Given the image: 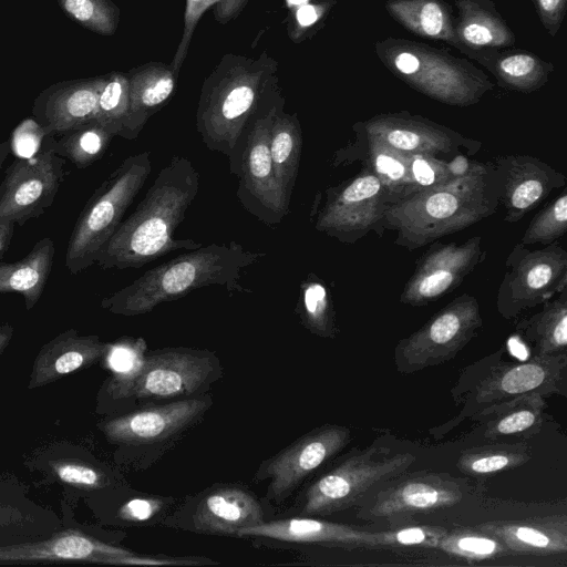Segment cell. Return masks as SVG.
Returning <instances> with one entry per match:
<instances>
[{
    "mask_svg": "<svg viewBox=\"0 0 567 567\" xmlns=\"http://www.w3.org/2000/svg\"><path fill=\"white\" fill-rule=\"evenodd\" d=\"M351 432L339 424L311 430L275 455L262 461L255 482L269 481L266 498L282 503L315 471L333 458L350 442Z\"/></svg>",
    "mask_w": 567,
    "mask_h": 567,
    "instance_id": "obj_15",
    "label": "cell"
},
{
    "mask_svg": "<svg viewBox=\"0 0 567 567\" xmlns=\"http://www.w3.org/2000/svg\"><path fill=\"white\" fill-rule=\"evenodd\" d=\"M567 231V192L566 189L548 202L530 220L520 243L547 246L556 243Z\"/></svg>",
    "mask_w": 567,
    "mask_h": 567,
    "instance_id": "obj_38",
    "label": "cell"
},
{
    "mask_svg": "<svg viewBox=\"0 0 567 567\" xmlns=\"http://www.w3.org/2000/svg\"><path fill=\"white\" fill-rule=\"evenodd\" d=\"M498 205L488 161L472 174L389 204L383 226L396 234V246L412 251L488 218Z\"/></svg>",
    "mask_w": 567,
    "mask_h": 567,
    "instance_id": "obj_4",
    "label": "cell"
},
{
    "mask_svg": "<svg viewBox=\"0 0 567 567\" xmlns=\"http://www.w3.org/2000/svg\"><path fill=\"white\" fill-rule=\"evenodd\" d=\"M297 18L300 24L309 25L312 24L318 19V13L316 7L313 6H303L299 9L297 13Z\"/></svg>",
    "mask_w": 567,
    "mask_h": 567,
    "instance_id": "obj_51",
    "label": "cell"
},
{
    "mask_svg": "<svg viewBox=\"0 0 567 567\" xmlns=\"http://www.w3.org/2000/svg\"><path fill=\"white\" fill-rule=\"evenodd\" d=\"M14 226L16 224L12 221H0V260L10 247Z\"/></svg>",
    "mask_w": 567,
    "mask_h": 567,
    "instance_id": "obj_50",
    "label": "cell"
},
{
    "mask_svg": "<svg viewBox=\"0 0 567 567\" xmlns=\"http://www.w3.org/2000/svg\"><path fill=\"white\" fill-rule=\"evenodd\" d=\"M104 76L61 81L34 100L32 115L47 135L64 134L94 122Z\"/></svg>",
    "mask_w": 567,
    "mask_h": 567,
    "instance_id": "obj_23",
    "label": "cell"
},
{
    "mask_svg": "<svg viewBox=\"0 0 567 567\" xmlns=\"http://www.w3.org/2000/svg\"><path fill=\"white\" fill-rule=\"evenodd\" d=\"M567 355L534 354L522 363H497L494 361L482 378L466 393L464 408L456 419L444 425L446 433L460 421L471 417L480 410L519 396L537 393L547 398L566 395Z\"/></svg>",
    "mask_w": 567,
    "mask_h": 567,
    "instance_id": "obj_10",
    "label": "cell"
},
{
    "mask_svg": "<svg viewBox=\"0 0 567 567\" xmlns=\"http://www.w3.org/2000/svg\"><path fill=\"white\" fill-rule=\"evenodd\" d=\"M395 66L404 74H412L419 69V60L409 52L399 54L395 59Z\"/></svg>",
    "mask_w": 567,
    "mask_h": 567,
    "instance_id": "obj_49",
    "label": "cell"
},
{
    "mask_svg": "<svg viewBox=\"0 0 567 567\" xmlns=\"http://www.w3.org/2000/svg\"><path fill=\"white\" fill-rule=\"evenodd\" d=\"M128 112L120 136L134 140L148 118L162 109L175 92L177 75L171 64L150 62L126 73Z\"/></svg>",
    "mask_w": 567,
    "mask_h": 567,
    "instance_id": "obj_27",
    "label": "cell"
},
{
    "mask_svg": "<svg viewBox=\"0 0 567 567\" xmlns=\"http://www.w3.org/2000/svg\"><path fill=\"white\" fill-rule=\"evenodd\" d=\"M113 137L102 125L92 122L61 134L54 140L53 150L78 168H85L104 155Z\"/></svg>",
    "mask_w": 567,
    "mask_h": 567,
    "instance_id": "obj_34",
    "label": "cell"
},
{
    "mask_svg": "<svg viewBox=\"0 0 567 567\" xmlns=\"http://www.w3.org/2000/svg\"><path fill=\"white\" fill-rule=\"evenodd\" d=\"M13 336V327L9 323L0 324V355L9 346Z\"/></svg>",
    "mask_w": 567,
    "mask_h": 567,
    "instance_id": "obj_52",
    "label": "cell"
},
{
    "mask_svg": "<svg viewBox=\"0 0 567 567\" xmlns=\"http://www.w3.org/2000/svg\"><path fill=\"white\" fill-rule=\"evenodd\" d=\"M529 458V451L522 443H497L465 450L456 467L467 476L482 478L518 467Z\"/></svg>",
    "mask_w": 567,
    "mask_h": 567,
    "instance_id": "obj_33",
    "label": "cell"
},
{
    "mask_svg": "<svg viewBox=\"0 0 567 567\" xmlns=\"http://www.w3.org/2000/svg\"><path fill=\"white\" fill-rule=\"evenodd\" d=\"M533 58L526 54H516L504 59L501 62L502 70L512 78H520L534 69Z\"/></svg>",
    "mask_w": 567,
    "mask_h": 567,
    "instance_id": "obj_46",
    "label": "cell"
},
{
    "mask_svg": "<svg viewBox=\"0 0 567 567\" xmlns=\"http://www.w3.org/2000/svg\"><path fill=\"white\" fill-rule=\"evenodd\" d=\"M54 258V243L42 238L30 252L13 262H0V293L19 292L28 310L32 309L42 296Z\"/></svg>",
    "mask_w": 567,
    "mask_h": 567,
    "instance_id": "obj_30",
    "label": "cell"
},
{
    "mask_svg": "<svg viewBox=\"0 0 567 567\" xmlns=\"http://www.w3.org/2000/svg\"><path fill=\"white\" fill-rule=\"evenodd\" d=\"M248 0H220L214 7V18L221 24L236 19L246 7Z\"/></svg>",
    "mask_w": 567,
    "mask_h": 567,
    "instance_id": "obj_47",
    "label": "cell"
},
{
    "mask_svg": "<svg viewBox=\"0 0 567 567\" xmlns=\"http://www.w3.org/2000/svg\"><path fill=\"white\" fill-rule=\"evenodd\" d=\"M409 168L416 192L435 187L453 178L446 166V159L436 156L409 155Z\"/></svg>",
    "mask_w": 567,
    "mask_h": 567,
    "instance_id": "obj_41",
    "label": "cell"
},
{
    "mask_svg": "<svg viewBox=\"0 0 567 567\" xmlns=\"http://www.w3.org/2000/svg\"><path fill=\"white\" fill-rule=\"evenodd\" d=\"M361 128L408 155L424 154L450 159L460 153L474 155L482 145L453 130L409 115L377 116L361 124Z\"/></svg>",
    "mask_w": 567,
    "mask_h": 567,
    "instance_id": "obj_19",
    "label": "cell"
},
{
    "mask_svg": "<svg viewBox=\"0 0 567 567\" xmlns=\"http://www.w3.org/2000/svg\"><path fill=\"white\" fill-rule=\"evenodd\" d=\"M265 256L266 252L247 250L236 241L213 243L187 250L103 298L101 307L114 315L133 317L208 286H221L230 292H250L240 285V279L247 268Z\"/></svg>",
    "mask_w": 567,
    "mask_h": 567,
    "instance_id": "obj_3",
    "label": "cell"
},
{
    "mask_svg": "<svg viewBox=\"0 0 567 567\" xmlns=\"http://www.w3.org/2000/svg\"><path fill=\"white\" fill-rule=\"evenodd\" d=\"M278 62L267 52L257 59L226 53L205 79L196 128L206 147L225 155L238 176L248 126L276 85Z\"/></svg>",
    "mask_w": 567,
    "mask_h": 567,
    "instance_id": "obj_2",
    "label": "cell"
},
{
    "mask_svg": "<svg viewBox=\"0 0 567 567\" xmlns=\"http://www.w3.org/2000/svg\"><path fill=\"white\" fill-rule=\"evenodd\" d=\"M389 204L379 178L362 167L351 178L327 188L313 225L318 231L346 245L357 243L370 231L382 237Z\"/></svg>",
    "mask_w": 567,
    "mask_h": 567,
    "instance_id": "obj_11",
    "label": "cell"
},
{
    "mask_svg": "<svg viewBox=\"0 0 567 567\" xmlns=\"http://www.w3.org/2000/svg\"><path fill=\"white\" fill-rule=\"evenodd\" d=\"M296 311L303 327L311 333L329 339L337 337L339 328L330 290L312 272L300 284Z\"/></svg>",
    "mask_w": 567,
    "mask_h": 567,
    "instance_id": "obj_32",
    "label": "cell"
},
{
    "mask_svg": "<svg viewBox=\"0 0 567 567\" xmlns=\"http://www.w3.org/2000/svg\"><path fill=\"white\" fill-rule=\"evenodd\" d=\"M128 112V80L125 73L105 75L94 122L114 136H120Z\"/></svg>",
    "mask_w": 567,
    "mask_h": 567,
    "instance_id": "obj_36",
    "label": "cell"
},
{
    "mask_svg": "<svg viewBox=\"0 0 567 567\" xmlns=\"http://www.w3.org/2000/svg\"><path fill=\"white\" fill-rule=\"evenodd\" d=\"M567 289V251L557 243L530 250L516 244L505 260L496 293V310L504 319L550 300Z\"/></svg>",
    "mask_w": 567,
    "mask_h": 567,
    "instance_id": "obj_9",
    "label": "cell"
},
{
    "mask_svg": "<svg viewBox=\"0 0 567 567\" xmlns=\"http://www.w3.org/2000/svg\"><path fill=\"white\" fill-rule=\"evenodd\" d=\"M212 404L210 394L183 398L105 420L99 427L112 444L157 452L172 446L199 423Z\"/></svg>",
    "mask_w": 567,
    "mask_h": 567,
    "instance_id": "obj_14",
    "label": "cell"
},
{
    "mask_svg": "<svg viewBox=\"0 0 567 567\" xmlns=\"http://www.w3.org/2000/svg\"><path fill=\"white\" fill-rule=\"evenodd\" d=\"M464 39L472 44H487L492 41L493 34L488 28L478 23H471L463 30Z\"/></svg>",
    "mask_w": 567,
    "mask_h": 567,
    "instance_id": "obj_48",
    "label": "cell"
},
{
    "mask_svg": "<svg viewBox=\"0 0 567 567\" xmlns=\"http://www.w3.org/2000/svg\"><path fill=\"white\" fill-rule=\"evenodd\" d=\"M199 190V174L193 163L176 155L155 177L134 212L99 254L103 269L141 268L172 251L202 247L193 239L174 238L187 208Z\"/></svg>",
    "mask_w": 567,
    "mask_h": 567,
    "instance_id": "obj_1",
    "label": "cell"
},
{
    "mask_svg": "<svg viewBox=\"0 0 567 567\" xmlns=\"http://www.w3.org/2000/svg\"><path fill=\"white\" fill-rule=\"evenodd\" d=\"M276 85L254 115L239 163L237 197L244 207L268 226L288 215L275 179L269 147L272 115L280 97Z\"/></svg>",
    "mask_w": 567,
    "mask_h": 567,
    "instance_id": "obj_12",
    "label": "cell"
},
{
    "mask_svg": "<svg viewBox=\"0 0 567 567\" xmlns=\"http://www.w3.org/2000/svg\"><path fill=\"white\" fill-rule=\"evenodd\" d=\"M189 504L188 524L195 533L237 536L241 528L265 520L260 501L246 486L238 484L213 485Z\"/></svg>",
    "mask_w": 567,
    "mask_h": 567,
    "instance_id": "obj_21",
    "label": "cell"
},
{
    "mask_svg": "<svg viewBox=\"0 0 567 567\" xmlns=\"http://www.w3.org/2000/svg\"><path fill=\"white\" fill-rule=\"evenodd\" d=\"M107 343L99 336H82L75 329L60 332L38 352L28 389L33 390L84 370L102 360Z\"/></svg>",
    "mask_w": 567,
    "mask_h": 567,
    "instance_id": "obj_25",
    "label": "cell"
},
{
    "mask_svg": "<svg viewBox=\"0 0 567 567\" xmlns=\"http://www.w3.org/2000/svg\"><path fill=\"white\" fill-rule=\"evenodd\" d=\"M420 25L427 35H437L443 27V13L434 2L425 3L420 12Z\"/></svg>",
    "mask_w": 567,
    "mask_h": 567,
    "instance_id": "obj_45",
    "label": "cell"
},
{
    "mask_svg": "<svg viewBox=\"0 0 567 567\" xmlns=\"http://www.w3.org/2000/svg\"><path fill=\"white\" fill-rule=\"evenodd\" d=\"M483 326L477 299L470 293L455 297L421 328L394 348L398 372L411 374L444 364L477 334Z\"/></svg>",
    "mask_w": 567,
    "mask_h": 567,
    "instance_id": "obj_7",
    "label": "cell"
},
{
    "mask_svg": "<svg viewBox=\"0 0 567 567\" xmlns=\"http://www.w3.org/2000/svg\"><path fill=\"white\" fill-rule=\"evenodd\" d=\"M445 532L427 526H410L386 530V546L437 547Z\"/></svg>",
    "mask_w": 567,
    "mask_h": 567,
    "instance_id": "obj_44",
    "label": "cell"
},
{
    "mask_svg": "<svg viewBox=\"0 0 567 567\" xmlns=\"http://www.w3.org/2000/svg\"><path fill=\"white\" fill-rule=\"evenodd\" d=\"M496 538L508 553L553 556L567 551L566 515L487 522L476 526Z\"/></svg>",
    "mask_w": 567,
    "mask_h": 567,
    "instance_id": "obj_26",
    "label": "cell"
},
{
    "mask_svg": "<svg viewBox=\"0 0 567 567\" xmlns=\"http://www.w3.org/2000/svg\"><path fill=\"white\" fill-rule=\"evenodd\" d=\"M357 138L338 150L332 165L362 163L381 182L390 204L416 192L409 168V155L399 152L384 142L368 135L361 127L354 128Z\"/></svg>",
    "mask_w": 567,
    "mask_h": 567,
    "instance_id": "obj_24",
    "label": "cell"
},
{
    "mask_svg": "<svg viewBox=\"0 0 567 567\" xmlns=\"http://www.w3.org/2000/svg\"><path fill=\"white\" fill-rule=\"evenodd\" d=\"M491 163L498 204L507 223L520 220L567 182L563 173L532 155H501Z\"/></svg>",
    "mask_w": 567,
    "mask_h": 567,
    "instance_id": "obj_17",
    "label": "cell"
},
{
    "mask_svg": "<svg viewBox=\"0 0 567 567\" xmlns=\"http://www.w3.org/2000/svg\"><path fill=\"white\" fill-rule=\"evenodd\" d=\"M53 142L47 135L33 155L17 157L7 167L0 184V221L23 226L53 204L65 164Z\"/></svg>",
    "mask_w": 567,
    "mask_h": 567,
    "instance_id": "obj_13",
    "label": "cell"
},
{
    "mask_svg": "<svg viewBox=\"0 0 567 567\" xmlns=\"http://www.w3.org/2000/svg\"><path fill=\"white\" fill-rule=\"evenodd\" d=\"M61 10L83 28L112 35L118 25L120 9L111 0H58Z\"/></svg>",
    "mask_w": 567,
    "mask_h": 567,
    "instance_id": "obj_39",
    "label": "cell"
},
{
    "mask_svg": "<svg viewBox=\"0 0 567 567\" xmlns=\"http://www.w3.org/2000/svg\"><path fill=\"white\" fill-rule=\"evenodd\" d=\"M173 503V498L159 496H137L125 502L120 511L121 520L140 524L153 522L164 514L165 509Z\"/></svg>",
    "mask_w": 567,
    "mask_h": 567,
    "instance_id": "obj_42",
    "label": "cell"
},
{
    "mask_svg": "<svg viewBox=\"0 0 567 567\" xmlns=\"http://www.w3.org/2000/svg\"><path fill=\"white\" fill-rule=\"evenodd\" d=\"M237 537H256L286 544L359 548L386 546V530L371 532L311 516H297L241 528Z\"/></svg>",
    "mask_w": 567,
    "mask_h": 567,
    "instance_id": "obj_20",
    "label": "cell"
},
{
    "mask_svg": "<svg viewBox=\"0 0 567 567\" xmlns=\"http://www.w3.org/2000/svg\"><path fill=\"white\" fill-rule=\"evenodd\" d=\"M485 256L480 235L460 244L431 243L416 260L400 293V302L423 307L439 300L460 286Z\"/></svg>",
    "mask_w": 567,
    "mask_h": 567,
    "instance_id": "obj_16",
    "label": "cell"
},
{
    "mask_svg": "<svg viewBox=\"0 0 567 567\" xmlns=\"http://www.w3.org/2000/svg\"><path fill=\"white\" fill-rule=\"evenodd\" d=\"M146 352V342L142 338L124 337L107 343V349L101 361L112 373L107 383L111 395L138 372Z\"/></svg>",
    "mask_w": 567,
    "mask_h": 567,
    "instance_id": "obj_35",
    "label": "cell"
},
{
    "mask_svg": "<svg viewBox=\"0 0 567 567\" xmlns=\"http://www.w3.org/2000/svg\"><path fill=\"white\" fill-rule=\"evenodd\" d=\"M52 471L60 482L76 488L100 489L110 483L102 470L78 460H60Z\"/></svg>",
    "mask_w": 567,
    "mask_h": 567,
    "instance_id": "obj_40",
    "label": "cell"
},
{
    "mask_svg": "<svg viewBox=\"0 0 567 567\" xmlns=\"http://www.w3.org/2000/svg\"><path fill=\"white\" fill-rule=\"evenodd\" d=\"M542 306L537 313L517 321L516 331L533 346L535 354L566 353L567 289Z\"/></svg>",
    "mask_w": 567,
    "mask_h": 567,
    "instance_id": "obj_31",
    "label": "cell"
},
{
    "mask_svg": "<svg viewBox=\"0 0 567 567\" xmlns=\"http://www.w3.org/2000/svg\"><path fill=\"white\" fill-rule=\"evenodd\" d=\"M545 398L537 393L519 395L489 406L474 415L489 440L529 437L536 434L545 419Z\"/></svg>",
    "mask_w": 567,
    "mask_h": 567,
    "instance_id": "obj_28",
    "label": "cell"
},
{
    "mask_svg": "<svg viewBox=\"0 0 567 567\" xmlns=\"http://www.w3.org/2000/svg\"><path fill=\"white\" fill-rule=\"evenodd\" d=\"M223 374L214 352L192 348H165L146 352L138 372L114 399H177L199 395Z\"/></svg>",
    "mask_w": 567,
    "mask_h": 567,
    "instance_id": "obj_8",
    "label": "cell"
},
{
    "mask_svg": "<svg viewBox=\"0 0 567 567\" xmlns=\"http://www.w3.org/2000/svg\"><path fill=\"white\" fill-rule=\"evenodd\" d=\"M150 152L127 156L89 198L71 233L65 266L72 275L93 264L152 172Z\"/></svg>",
    "mask_w": 567,
    "mask_h": 567,
    "instance_id": "obj_5",
    "label": "cell"
},
{
    "mask_svg": "<svg viewBox=\"0 0 567 567\" xmlns=\"http://www.w3.org/2000/svg\"><path fill=\"white\" fill-rule=\"evenodd\" d=\"M11 150V141L7 140L4 142L0 143V168L2 167V164L4 163L6 158L8 157Z\"/></svg>",
    "mask_w": 567,
    "mask_h": 567,
    "instance_id": "obj_53",
    "label": "cell"
},
{
    "mask_svg": "<svg viewBox=\"0 0 567 567\" xmlns=\"http://www.w3.org/2000/svg\"><path fill=\"white\" fill-rule=\"evenodd\" d=\"M220 0H186L184 12V28L182 39L178 43L177 50L174 54L171 66L176 75H178L182 65L187 55L189 44L195 31V28L200 20L203 13L212 6Z\"/></svg>",
    "mask_w": 567,
    "mask_h": 567,
    "instance_id": "obj_43",
    "label": "cell"
},
{
    "mask_svg": "<svg viewBox=\"0 0 567 567\" xmlns=\"http://www.w3.org/2000/svg\"><path fill=\"white\" fill-rule=\"evenodd\" d=\"M137 554L79 530H65L42 542L0 547V564L99 563L135 565Z\"/></svg>",
    "mask_w": 567,
    "mask_h": 567,
    "instance_id": "obj_22",
    "label": "cell"
},
{
    "mask_svg": "<svg viewBox=\"0 0 567 567\" xmlns=\"http://www.w3.org/2000/svg\"><path fill=\"white\" fill-rule=\"evenodd\" d=\"M463 496L461 482L447 474H415L380 489L359 517L390 519L433 512L456 505Z\"/></svg>",
    "mask_w": 567,
    "mask_h": 567,
    "instance_id": "obj_18",
    "label": "cell"
},
{
    "mask_svg": "<svg viewBox=\"0 0 567 567\" xmlns=\"http://www.w3.org/2000/svg\"><path fill=\"white\" fill-rule=\"evenodd\" d=\"M415 456L371 445L351 454L310 483L296 504L300 516L320 517L352 507L378 484L404 473Z\"/></svg>",
    "mask_w": 567,
    "mask_h": 567,
    "instance_id": "obj_6",
    "label": "cell"
},
{
    "mask_svg": "<svg viewBox=\"0 0 567 567\" xmlns=\"http://www.w3.org/2000/svg\"><path fill=\"white\" fill-rule=\"evenodd\" d=\"M437 548L468 561L493 559L508 553L496 538L477 528L476 530L445 532L439 540Z\"/></svg>",
    "mask_w": 567,
    "mask_h": 567,
    "instance_id": "obj_37",
    "label": "cell"
},
{
    "mask_svg": "<svg viewBox=\"0 0 567 567\" xmlns=\"http://www.w3.org/2000/svg\"><path fill=\"white\" fill-rule=\"evenodd\" d=\"M269 147L281 202L289 212L290 198L299 171L302 135L297 114H289L284 111V99L281 96L272 115Z\"/></svg>",
    "mask_w": 567,
    "mask_h": 567,
    "instance_id": "obj_29",
    "label": "cell"
}]
</instances>
